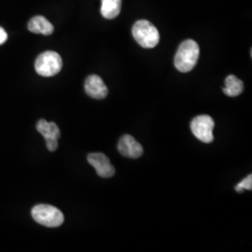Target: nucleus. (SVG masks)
<instances>
[{
	"label": "nucleus",
	"instance_id": "f257e3e1",
	"mask_svg": "<svg viewBox=\"0 0 252 252\" xmlns=\"http://www.w3.org/2000/svg\"><path fill=\"white\" fill-rule=\"evenodd\" d=\"M200 49L196 41L187 39L183 41L175 56L174 63L176 68L182 73L191 71L198 61Z\"/></svg>",
	"mask_w": 252,
	"mask_h": 252
},
{
	"label": "nucleus",
	"instance_id": "f03ea898",
	"mask_svg": "<svg viewBox=\"0 0 252 252\" xmlns=\"http://www.w3.org/2000/svg\"><path fill=\"white\" fill-rule=\"evenodd\" d=\"M135 41L143 48L152 49L160 41V34L152 23L146 20L137 21L132 29Z\"/></svg>",
	"mask_w": 252,
	"mask_h": 252
},
{
	"label": "nucleus",
	"instance_id": "7ed1b4c3",
	"mask_svg": "<svg viewBox=\"0 0 252 252\" xmlns=\"http://www.w3.org/2000/svg\"><path fill=\"white\" fill-rule=\"evenodd\" d=\"M31 214L37 223L51 228L62 225L64 220L62 211L50 205H37L32 208Z\"/></svg>",
	"mask_w": 252,
	"mask_h": 252
},
{
	"label": "nucleus",
	"instance_id": "20e7f679",
	"mask_svg": "<svg viewBox=\"0 0 252 252\" xmlns=\"http://www.w3.org/2000/svg\"><path fill=\"white\" fill-rule=\"evenodd\" d=\"M62 66L61 56L53 51L39 54L35 62L36 73L42 77H53L61 71Z\"/></svg>",
	"mask_w": 252,
	"mask_h": 252
},
{
	"label": "nucleus",
	"instance_id": "39448f33",
	"mask_svg": "<svg viewBox=\"0 0 252 252\" xmlns=\"http://www.w3.org/2000/svg\"><path fill=\"white\" fill-rule=\"evenodd\" d=\"M214 120L208 115H200L194 118L190 123V130L192 134L200 141L204 143H211L214 139L213 129Z\"/></svg>",
	"mask_w": 252,
	"mask_h": 252
},
{
	"label": "nucleus",
	"instance_id": "423d86ee",
	"mask_svg": "<svg viewBox=\"0 0 252 252\" xmlns=\"http://www.w3.org/2000/svg\"><path fill=\"white\" fill-rule=\"evenodd\" d=\"M36 130L45 138L46 146L50 152H54L58 148V139L61 136L59 127L54 123H48L45 120H39L36 124Z\"/></svg>",
	"mask_w": 252,
	"mask_h": 252
},
{
	"label": "nucleus",
	"instance_id": "0eeeda50",
	"mask_svg": "<svg viewBox=\"0 0 252 252\" xmlns=\"http://www.w3.org/2000/svg\"><path fill=\"white\" fill-rule=\"evenodd\" d=\"M87 160L101 178H111L115 175V168L108 157L103 153H90Z\"/></svg>",
	"mask_w": 252,
	"mask_h": 252
},
{
	"label": "nucleus",
	"instance_id": "6e6552de",
	"mask_svg": "<svg viewBox=\"0 0 252 252\" xmlns=\"http://www.w3.org/2000/svg\"><path fill=\"white\" fill-rule=\"evenodd\" d=\"M118 151L123 156L131 159L141 157L144 152L140 143L130 135H123L120 138L118 143Z\"/></svg>",
	"mask_w": 252,
	"mask_h": 252
},
{
	"label": "nucleus",
	"instance_id": "1a4fd4ad",
	"mask_svg": "<svg viewBox=\"0 0 252 252\" xmlns=\"http://www.w3.org/2000/svg\"><path fill=\"white\" fill-rule=\"evenodd\" d=\"M84 89L86 94L94 99H104L108 94V87L97 75H91L86 79Z\"/></svg>",
	"mask_w": 252,
	"mask_h": 252
},
{
	"label": "nucleus",
	"instance_id": "9d476101",
	"mask_svg": "<svg viewBox=\"0 0 252 252\" xmlns=\"http://www.w3.org/2000/svg\"><path fill=\"white\" fill-rule=\"evenodd\" d=\"M28 30L32 33L49 36L53 34L54 27L45 17L36 16L30 20L28 24Z\"/></svg>",
	"mask_w": 252,
	"mask_h": 252
},
{
	"label": "nucleus",
	"instance_id": "9b49d317",
	"mask_svg": "<svg viewBox=\"0 0 252 252\" xmlns=\"http://www.w3.org/2000/svg\"><path fill=\"white\" fill-rule=\"evenodd\" d=\"M122 9V0H102L101 13L106 19L117 17Z\"/></svg>",
	"mask_w": 252,
	"mask_h": 252
},
{
	"label": "nucleus",
	"instance_id": "f8f14e48",
	"mask_svg": "<svg viewBox=\"0 0 252 252\" xmlns=\"http://www.w3.org/2000/svg\"><path fill=\"white\" fill-rule=\"evenodd\" d=\"M244 90L243 81L238 80L234 75H229L225 79V88L223 93L226 95L234 97L242 94Z\"/></svg>",
	"mask_w": 252,
	"mask_h": 252
},
{
	"label": "nucleus",
	"instance_id": "ddd939ff",
	"mask_svg": "<svg viewBox=\"0 0 252 252\" xmlns=\"http://www.w3.org/2000/svg\"><path fill=\"white\" fill-rule=\"evenodd\" d=\"M244 189H252V176L249 175L246 179H244L241 182H239L236 186H235V190L237 192H243Z\"/></svg>",
	"mask_w": 252,
	"mask_h": 252
},
{
	"label": "nucleus",
	"instance_id": "4468645a",
	"mask_svg": "<svg viewBox=\"0 0 252 252\" xmlns=\"http://www.w3.org/2000/svg\"><path fill=\"white\" fill-rule=\"evenodd\" d=\"M7 38H8V35H7L6 31L2 27H0V45L3 44L4 42H6Z\"/></svg>",
	"mask_w": 252,
	"mask_h": 252
}]
</instances>
